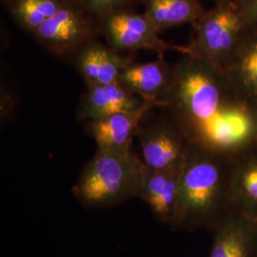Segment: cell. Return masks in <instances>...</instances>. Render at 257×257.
Masks as SVG:
<instances>
[{"label":"cell","mask_w":257,"mask_h":257,"mask_svg":"<svg viewBox=\"0 0 257 257\" xmlns=\"http://www.w3.org/2000/svg\"><path fill=\"white\" fill-rule=\"evenodd\" d=\"M163 102L170 121L192 146L228 155L255 143L251 105L223 70L194 55H182L173 65Z\"/></svg>","instance_id":"cell-1"},{"label":"cell","mask_w":257,"mask_h":257,"mask_svg":"<svg viewBox=\"0 0 257 257\" xmlns=\"http://www.w3.org/2000/svg\"><path fill=\"white\" fill-rule=\"evenodd\" d=\"M144 165L134 153L97 150L73 188L88 208H107L139 197Z\"/></svg>","instance_id":"cell-2"},{"label":"cell","mask_w":257,"mask_h":257,"mask_svg":"<svg viewBox=\"0 0 257 257\" xmlns=\"http://www.w3.org/2000/svg\"><path fill=\"white\" fill-rule=\"evenodd\" d=\"M190 145L180 176L172 222L194 224L210 215L223 184V170L216 156Z\"/></svg>","instance_id":"cell-3"},{"label":"cell","mask_w":257,"mask_h":257,"mask_svg":"<svg viewBox=\"0 0 257 257\" xmlns=\"http://www.w3.org/2000/svg\"><path fill=\"white\" fill-rule=\"evenodd\" d=\"M193 24L189 55L224 71L249 26L238 0H219Z\"/></svg>","instance_id":"cell-4"},{"label":"cell","mask_w":257,"mask_h":257,"mask_svg":"<svg viewBox=\"0 0 257 257\" xmlns=\"http://www.w3.org/2000/svg\"><path fill=\"white\" fill-rule=\"evenodd\" d=\"M102 28L111 48L117 52L152 51L158 55L169 52L181 55L190 53L189 47L171 44L159 37V32L145 17L118 11L104 18Z\"/></svg>","instance_id":"cell-5"},{"label":"cell","mask_w":257,"mask_h":257,"mask_svg":"<svg viewBox=\"0 0 257 257\" xmlns=\"http://www.w3.org/2000/svg\"><path fill=\"white\" fill-rule=\"evenodd\" d=\"M93 28L82 9L71 2L33 34L37 42L56 55L78 51L93 39Z\"/></svg>","instance_id":"cell-6"},{"label":"cell","mask_w":257,"mask_h":257,"mask_svg":"<svg viewBox=\"0 0 257 257\" xmlns=\"http://www.w3.org/2000/svg\"><path fill=\"white\" fill-rule=\"evenodd\" d=\"M137 137L140 159L151 170H165L183 164L190 144L171 121L140 127Z\"/></svg>","instance_id":"cell-7"},{"label":"cell","mask_w":257,"mask_h":257,"mask_svg":"<svg viewBox=\"0 0 257 257\" xmlns=\"http://www.w3.org/2000/svg\"><path fill=\"white\" fill-rule=\"evenodd\" d=\"M155 108H164V103L146 100L136 110L90 122V134L97 145V150L118 154L133 153L132 144L141 127V121L149 110Z\"/></svg>","instance_id":"cell-8"},{"label":"cell","mask_w":257,"mask_h":257,"mask_svg":"<svg viewBox=\"0 0 257 257\" xmlns=\"http://www.w3.org/2000/svg\"><path fill=\"white\" fill-rule=\"evenodd\" d=\"M146 100L128 91L119 82L88 86L80 99L78 117L90 123L119 112L136 110Z\"/></svg>","instance_id":"cell-9"},{"label":"cell","mask_w":257,"mask_h":257,"mask_svg":"<svg viewBox=\"0 0 257 257\" xmlns=\"http://www.w3.org/2000/svg\"><path fill=\"white\" fill-rule=\"evenodd\" d=\"M183 165L165 170L143 168L139 198L147 204L158 220H173Z\"/></svg>","instance_id":"cell-10"},{"label":"cell","mask_w":257,"mask_h":257,"mask_svg":"<svg viewBox=\"0 0 257 257\" xmlns=\"http://www.w3.org/2000/svg\"><path fill=\"white\" fill-rule=\"evenodd\" d=\"M131 64L111 47L92 39L77 51L76 68L87 86L119 82L120 75Z\"/></svg>","instance_id":"cell-11"},{"label":"cell","mask_w":257,"mask_h":257,"mask_svg":"<svg viewBox=\"0 0 257 257\" xmlns=\"http://www.w3.org/2000/svg\"><path fill=\"white\" fill-rule=\"evenodd\" d=\"M172 80L173 65L166 61L164 55H158L150 62L128 65L120 75L119 83L143 99L163 102Z\"/></svg>","instance_id":"cell-12"},{"label":"cell","mask_w":257,"mask_h":257,"mask_svg":"<svg viewBox=\"0 0 257 257\" xmlns=\"http://www.w3.org/2000/svg\"><path fill=\"white\" fill-rule=\"evenodd\" d=\"M239 95L250 105L257 102V25L249 26L224 69Z\"/></svg>","instance_id":"cell-13"},{"label":"cell","mask_w":257,"mask_h":257,"mask_svg":"<svg viewBox=\"0 0 257 257\" xmlns=\"http://www.w3.org/2000/svg\"><path fill=\"white\" fill-rule=\"evenodd\" d=\"M205 12L199 0H147L144 15L161 33L170 28L193 24Z\"/></svg>","instance_id":"cell-14"},{"label":"cell","mask_w":257,"mask_h":257,"mask_svg":"<svg viewBox=\"0 0 257 257\" xmlns=\"http://www.w3.org/2000/svg\"><path fill=\"white\" fill-rule=\"evenodd\" d=\"M68 0H14V18L32 35L68 3Z\"/></svg>","instance_id":"cell-15"},{"label":"cell","mask_w":257,"mask_h":257,"mask_svg":"<svg viewBox=\"0 0 257 257\" xmlns=\"http://www.w3.org/2000/svg\"><path fill=\"white\" fill-rule=\"evenodd\" d=\"M230 187L246 199L257 202V153L234 165L230 173Z\"/></svg>","instance_id":"cell-16"},{"label":"cell","mask_w":257,"mask_h":257,"mask_svg":"<svg viewBox=\"0 0 257 257\" xmlns=\"http://www.w3.org/2000/svg\"><path fill=\"white\" fill-rule=\"evenodd\" d=\"M241 232V228L232 225L222 229L214 240L210 257H230Z\"/></svg>","instance_id":"cell-17"},{"label":"cell","mask_w":257,"mask_h":257,"mask_svg":"<svg viewBox=\"0 0 257 257\" xmlns=\"http://www.w3.org/2000/svg\"><path fill=\"white\" fill-rule=\"evenodd\" d=\"M80 2L86 11L104 19L118 12L126 0H80Z\"/></svg>","instance_id":"cell-18"},{"label":"cell","mask_w":257,"mask_h":257,"mask_svg":"<svg viewBox=\"0 0 257 257\" xmlns=\"http://www.w3.org/2000/svg\"><path fill=\"white\" fill-rule=\"evenodd\" d=\"M238 2L248 26L257 25V0H238Z\"/></svg>","instance_id":"cell-19"},{"label":"cell","mask_w":257,"mask_h":257,"mask_svg":"<svg viewBox=\"0 0 257 257\" xmlns=\"http://www.w3.org/2000/svg\"><path fill=\"white\" fill-rule=\"evenodd\" d=\"M248 239L246 233L242 230L235 242L230 257H248Z\"/></svg>","instance_id":"cell-20"},{"label":"cell","mask_w":257,"mask_h":257,"mask_svg":"<svg viewBox=\"0 0 257 257\" xmlns=\"http://www.w3.org/2000/svg\"><path fill=\"white\" fill-rule=\"evenodd\" d=\"M251 110H252V117H253V123H254V130H255V142L257 143V102L251 105Z\"/></svg>","instance_id":"cell-21"},{"label":"cell","mask_w":257,"mask_h":257,"mask_svg":"<svg viewBox=\"0 0 257 257\" xmlns=\"http://www.w3.org/2000/svg\"><path fill=\"white\" fill-rule=\"evenodd\" d=\"M213 1H214V2H217V1H219V0H213Z\"/></svg>","instance_id":"cell-22"}]
</instances>
